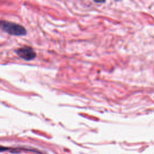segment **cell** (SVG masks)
I'll return each mask as SVG.
<instances>
[{
	"label": "cell",
	"mask_w": 154,
	"mask_h": 154,
	"mask_svg": "<svg viewBox=\"0 0 154 154\" xmlns=\"http://www.w3.org/2000/svg\"><path fill=\"white\" fill-rule=\"evenodd\" d=\"M16 53L19 57L26 61L32 60L36 57V54L34 49L28 46L17 49Z\"/></svg>",
	"instance_id": "2"
},
{
	"label": "cell",
	"mask_w": 154,
	"mask_h": 154,
	"mask_svg": "<svg viewBox=\"0 0 154 154\" xmlns=\"http://www.w3.org/2000/svg\"><path fill=\"white\" fill-rule=\"evenodd\" d=\"M0 28L9 34L16 36H22L27 34V30L22 25L7 20H0Z\"/></svg>",
	"instance_id": "1"
},
{
	"label": "cell",
	"mask_w": 154,
	"mask_h": 154,
	"mask_svg": "<svg viewBox=\"0 0 154 154\" xmlns=\"http://www.w3.org/2000/svg\"><path fill=\"white\" fill-rule=\"evenodd\" d=\"M10 148H8L7 147H4V146H0V152H3V151H6L7 150H9Z\"/></svg>",
	"instance_id": "3"
}]
</instances>
